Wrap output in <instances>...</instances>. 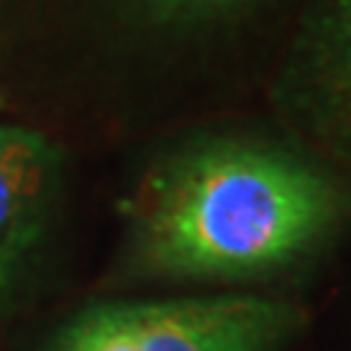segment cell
<instances>
[{
    "label": "cell",
    "instance_id": "5",
    "mask_svg": "<svg viewBox=\"0 0 351 351\" xmlns=\"http://www.w3.org/2000/svg\"><path fill=\"white\" fill-rule=\"evenodd\" d=\"M267 0H135L152 24L161 27H205L232 21L258 9Z\"/></svg>",
    "mask_w": 351,
    "mask_h": 351
},
{
    "label": "cell",
    "instance_id": "1",
    "mask_svg": "<svg viewBox=\"0 0 351 351\" xmlns=\"http://www.w3.org/2000/svg\"><path fill=\"white\" fill-rule=\"evenodd\" d=\"M348 211V188L319 161L255 138H208L144 176L123 255L147 278H267L322 249Z\"/></svg>",
    "mask_w": 351,
    "mask_h": 351
},
{
    "label": "cell",
    "instance_id": "3",
    "mask_svg": "<svg viewBox=\"0 0 351 351\" xmlns=\"http://www.w3.org/2000/svg\"><path fill=\"white\" fill-rule=\"evenodd\" d=\"M295 129L351 170V0H316L276 80Z\"/></svg>",
    "mask_w": 351,
    "mask_h": 351
},
{
    "label": "cell",
    "instance_id": "2",
    "mask_svg": "<svg viewBox=\"0 0 351 351\" xmlns=\"http://www.w3.org/2000/svg\"><path fill=\"white\" fill-rule=\"evenodd\" d=\"M304 311L263 295L103 302L73 313L41 351H278Z\"/></svg>",
    "mask_w": 351,
    "mask_h": 351
},
{
    "label": "cell",
    "instance_id": "4",
    "mask_svg": "<svg viewBox=\"0 0 351 351\" xmlns=\"http://www.w3.org/2000/svg\"><path fill=\"white\" fill-rule=\"evenodd\" d=\"M62 156L50 138L0 123V316L12 307L53 208Z\"/></svg>",
    "mask_w": 351,
    "mask_h": 351
},
{
    "label": "cell",
    "instance_id": "6",
    "mask_svg": "<svg viewBox=\"0 0 351 351\" xmlns=\"http://www.w3.org/2000/svg\"><path fill=\"white\" fill-rule=\"evenodd\" d=\"M0 103H3V100H0Z\"/></svg>",
    "mask_w": 351,
    "mask_h": 351
}]
</instances>
